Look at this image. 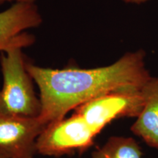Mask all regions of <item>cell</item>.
Here are the masks:
<instances>
[{
	"label": "cell",
	"instance_id": "cell-1",
	"mask_svg": "<svg viewBox=\"0 0 158 158\" xmlns=\"http://www.w3.org/2000/svg\"><path fill=\"white\" fill-rule=\"evenodd\" d=\"M145 56L143 50L127 52L113 64L90 69H53L27 62V70L40 91V118L47 127L92 99L144 88L153 78L146 68Z\"/></svg>",
	"mask_w": 158,
	"mask_h": 158
},
{
	"label": "cell",
	"instance_id": "cell-2",
	"mask_svg": "<svg viewBox=\"0 0 158 158\" xmlns=\"http://www.w3.org/2000/svg\"><path fill=\"white\" fill-rule=\"evenodd\" d=\"M23 48L12 47L0 54L2 86L0 89V114L38 117L41 112L40 97L27 70Z\"/></svg>",
	"mask_w": 158,
	"mask_h": 158
},
{
	"label": "cell",
	"instance_id": "cell-3",
	"mask_svg": "<svg viewBox=\"0 0 158 158\" xmlns=\"http://www.w3.org/2000/svg\"><path fill=\"white\" fill-rule=\"evenodd\" d=\"M145 101L144 88L118 91L80 105L72 114L97 136L114 120L124 117L137 118L143 110Z\"/></svg>",
	"mask_w": 158,
	"mask_h": 158
},
{
	"label": "cell",
	"instance_id": "cell-4",
	"mask_svg": "<svg viewBox=\"0 0 158 158\" xmlns=\"http://www.w3.org/2000/svg\"><path fill=\"white\" fill-rule=\"evenodd\" d=\"M45 127L39 116L0 114V152L8 158H34L37 138Z\"/></svg>",
	"mask_w": 158,
	"mask_h": 158
},
{
	"label": "cell",
	"instance_id": "cell-5",
	"mask_svg": "<svg viewBox=\"0 0 158 158\" xmlns=\"http://www.w3.org/2000/svg\"><path fill=\"white\" fill-rule=\"evenodd\" d=\"M43 17L35 3H15L0 13V54L14 46L25 48L35 42L27 30L42 24Z\"/></svg>",
	"mask_w": 158,
	"mask_h": 158
},
{
	"label": "cell",
	"instance_id": "cell-6",
	"mask_svg": "<svg viewBox=\"0 0 158 158\" xmlns=\"http://www.w3.org/2000/svg\"><path fill=\"white\" fill-rule=\"evenodd\" d=\"M146 101L130 130L149 147L158 149V77H153L144 87Z\"/></svg>",
	"mask_w": 158,
	"mask_h": 158
},
{
	"label": "cell",
	"instance_id": "cell-7",
	"mask_svg": "<svg viewBox=\"0 0 158 158\" xmlns=\"http://www.w3.org/2000/svg\"><path fill=\"white\" fill-rule=\"evenodd\" d=\"M90 158H143L137 141L131 137L111 136Z\"/></svg>",
	"mask_w": 158,
	"mask_h": 158
},
{
	"label": "cell",
	"instance_id": "cell-8",
	"mask_svg": "<svg viewBox=\"0 0 158 158\" xmlns=\"http://www.w3.org/2000/svg\"><path fill=\"white\" fill-rule=\"evenodd\" d=\"M36 0H0V5L6 2H15V3H20V2H31L35 3Z\"/></svg>",
	"mask_w": 158,
	"mask_h": 158
},
{
	"label": "cell",
	"instance_id": "cell-9",
	"mask_svg": "<svg viewBox=\"0 0 158 158\" xmlns=\"http://www.w3.org/2000/svg\"><path fill=\"white\" fill-rule=\"evenodd\" d=\"M122 1H124V2H126V3L138 4V5H139V4L146 2L149 1V0H122Z\"/></svg>",
	"mask_w": 158,
	"mask_h": 158
},
{
	"label": "cell",
	"instance_id": "cell-10",
	"mask_svg": "<svg viewBox=\"0 0 158 158\" xmlns=\"http://www.w3.org/2000/svg\"><path fill=\"white\" fill-rule=\"evenodd\" d=\"M0 158H8V157H7L5 155H4L2 152H0Z\"/></svg>",
	"mask_w": 158,
	"mask_h": 158
}]
</instances>
